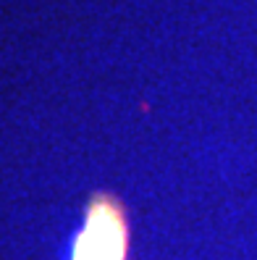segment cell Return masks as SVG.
<instances>
[{
    "label": "cell",
    "mask_w": 257,
    "mask_h": 260,
    "mask_svg": "<svg viewBox=\"0 0 257 260\" xmlns=\"http://www.w3.org/2000/svg\"><path fill=\"white\" fill-rule=\"evenodd\" d=\"M126 250L129 223L124 208L111 194H95L74 242L71 260H126Z\"/></svg>",
    "instance_id": "obj_1"
}]
</instances>
